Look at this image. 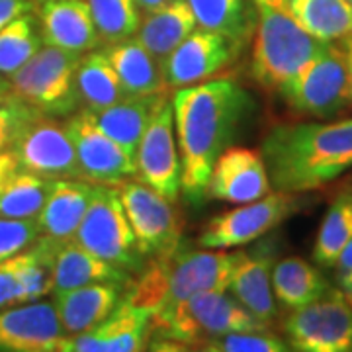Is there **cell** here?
<instances>
[{
	"mask_svg": "<svg viewBox=\"0 0 352 352\" xmlns=\"http://www.w3.org/2000/svg\"><path fill=\"white\" fill-rule=\"evenodd\" d=\"M180 153V190L190 204H201L217 157L231 147L252 112L251 94L231 75L214 76L170 96Z\"/></svg>",
	"mask_w": 352,
	"mask_h": 352,
	"instance_id": "1",
	"label": "cell"
},
{
	"mask_svg": "<svg viewBox=\"0 0 352 352\" xmlns=\"http://www.w3.org/2000/svg\"><path fill=\"white\" fill-rule=\"evenodd\" d=\"M261 153L270 184L280 192L321 188L352 166V118L272 127Z\"/></svg>",
	"mask_w": 352,
	"mask_h": 352,
	"instance_id": "2",
	"label": "cell"
},
{
	"mask_svg": "<svg viewBox=\"0 0 352 352\" xmlns=\"http://www.w3.org/2000/svg\"><path fill=\"white\" fill-rule=\"evenodd\" d=\"M237 252L182 247L149 258L141 276L127 288V300L149 309L151 327L161 323L180 303L208 289H227Z\"/></svg>",
	"mask_w": 352,
	"mask_h": 352,
	"instance_id": "3",
	"label": "cell"
},
{
	"mask_svg": "<svg viewBox=\"0 0 352 352\" xmlns=\"http://www.w3.org/2000/svg\"><path fill=\"white\" fill-rule=\"evenodd\" d=\"M258 25L252 41L251 75L268 92H280L288 80L327 47L309 36L284 10L256 4Z\"/></svg>",
	"mask_w": 352,
	"mask_h": 352,
	"instance_id": "4",
	"label": "cell"
},
{
	"mask_svg": "<svg viewBox=\"0 0 352 352\" xmlns=\"http://www.w3.org/2000/svg\"><path fill=\"white\" fill-rule=\"evenodd\" d=\"M80 53L45 45L14 75L6 76L10 92L50 118H69L80 108L76 69Z\"/></svg>",
	"mask_w": 352,
	"mask_h": 352,
	"instance_id": "5",
	"label": "cell"
},
{
	"mask_svg": "<svg viewBox=\"0 0 352 352\" xmlns=\"http://www.w3.org/2000/svg\"><path fill=\"white\" fill-rule=\"evenodd\" d=\"M268 327L270 325L254 317L237 298L229 296L227 289H208L180 303L166 319L153 325L151 331L157 337L196 344L231 333L268 331Z\"/></svg>",
	"mask_w": 352,
	"mask_h": 352,
	"instance_id": "6",
	"label": "cell"
},
{
	"mask_svg": "<svg viewBox=\"0 0 352 352\" xmlns=\"http://www.w3.org/2000/svg\"><path fill=\"white\" fill-rule=\"evenodd\" d=\"M73 241L102 261L127 272L143 270L147 261L139 251L116 186L98 184Z\"/></svg>",
	"mask_w": 352,
	"mask_h": 352,
	"instance_id": "7",
	"label": "cell"
},
{
	"mask_svg": "<svg viewBox=\"0 0 352 352\" xmlns=\"http://www.w3.org/2000/svg\"><path fill=\"white\" fill-rule=\"evenodd\" d=\"M296 112L311 118H333L351 104L349 61L344 51L327 43V47L303 67L278 92Z\"/></svg>",
	"mask_w": 352,
	"mask_h": 352,
	"instance_id": "8",
	"label": "cell"
},
{
	"mask_svg": "<svg viewBox=\"0 0 352 352\" xmlns=\"http://www.w3.org/2000/svg\"><path fill=\"white\" fill-rule=\"evenodd\" d=\"M284 331L294 352H352V307L342 289L289 311Z\"/></svg>",
	"mask_w": 352,
	"mask_h": 352,
	"instance_id": "9",
	"label": "cell"
},
{
	"mask_svg": "<svg viewBox=\"0 0 352 352\" xmlns=\"http://www.w3.org/2000/svg\"><path fill=\"white\" fill-rule=\"evenodd\" d=\"M298 198L289 192H270L261 200L215 215L200 233L201 249L229 251L264 237L298 210Z\"/></svg>",
	"mask_w": 352,
	"mask_h": 352,
	"instance_id": "10",
	"label": "cell"
},
{
	"mask_svg": "<svg viewBox=\"0 0 352 352\" xmlns=\"http://www.w3.org/2000/svg\"><path fill=\"white\" fill-rule=\"evenodd\" d=\"M116 188L145 258L173 251L182 243V217L176 212L175 201L166 200L135 178H129Z\"/></svg>",
	"mask_w": 352,
	"mask_h": 352,
	"instance_id": "11",
	"label": "cell"
},
{
	"mask_svg": "<svg viewBox=\"0 0 352 352\" xmlns=\"http://www.w3.org/2000/svg\"><path fill=\"white\" fill-rule=\"evenodd\" d=\"M138 180L157 190L166 200L176 201L180 190V153L176 143L175 113L168 94H163L153 110L135 155Z\"/></svg>",
	"mask_w": 352,
	"mask_h": 352,
	"instance_id": "12",
	"label": "cell"
},
{
	"mask_svg": "<svg viewBox=\"0 0 352 352\" xmlns=\"http://www.w3.org/2000/svg\"><path fill=\"white\" fill-rule=\"evenodd\" d=\"M75 145L82 180L104 186H120L138 176L135 161L94 124L85 108H78L63 122Z\"/></svg>",
	"mask_w": 352,
	"mask_h": 352,
	"instance_id": "13",
	"label": "cell"
},
{
	"mask_svg": "<svg viewBox=\"0 0 352 352\" xmlns=\"http://www.w3.org/2000/svg\"><path fill=\"white\" fill-rule=\"evenodd\" d=\"M12 151L20 168L28 173L50 180H82L73 139L63 122H57L55 118L39 113L22 131V135L14 143Z\"/></svg>",
	"mask_w": 352,
	"mask_h": 352,
	"instance_id": "14",
	"label": "cell"
},
{
	"mask_svg": "<svg viewBox=\"0 0 352 352\" xmlns=\"http://www.w3.org/2000/svg\"><path fill=\"white\" fill-rule=\"evenodd\" d=\"M241 45L221 34L196 28L163 63L166 87H194L214 78L235 61Z\"/></svg>",
	"mask_w": 352,
	"mask_h": 352,
	"instance_id": "15",
	"label": "cell"
},
{
	"mask_svg": "<svg viewBox=\"0 0 352 352\" xmlns=\"http://www.w3.org/2000/svg\"><path fill=\"white\" fill-rule=\"evenodd\" d=\"M59 241L39 235L24 252L0 264V309L38 302L53 292V266Z\"/></svg>",
	"mask_w": 352,
	"mask_h": 352,
	"instance_id": "16",
	"label": "cell"
},
{
	"mask_svg": "<svg viewBox=\"0 0 352 352\" xmlns=\"http://www.w3.org/2000/svg\"><path fill=\"white\" fill-rule=\"evenodd\" d=\"M151 333V314L127 298L96 327L75 337H65V352H145Z\"/></svg>",
	"mask_w": 352,
	"mask_h": 352,
	"instance_id": "17",
	"label": "cell"
},
{
	"mask_svg": "<svg viewBox=\"0 0 352 352\" xmlns=\"http://www.w3.org/2000/svg\"><path fill=\"white\" fill-rule=\"evenodd\" d=\"M272 192L263 153L227 147L217 157L208 182V198L227 204H249Z\"/></svg>",
	"mask_w": 352,
	"mask_h": 352,
	"instance_id": "18",
	"label": "cell"
},
{
	"mask_svg": "<svg viewBox=\"0 0 352 352\" xmlns=\"http://www.w3.org/2000/svg\"><path fill=\"white\" fill-rule=\"evenodd\" d=\"M65 337L55 303L38 300L0 309V352L53 351Z\"/></svg>",
	"mask_w": 352,
	"mask_h": 352,
	"instance_id": "19",
	"label": "cell"
},
{
	"mask_svg": "<svg viewBox=\"0 0 352 352\" xmlns=\"http://www.w3.org/2000/svg\"><path fill=\"white\" fill-rule=\"evenodd\" d=\"M276 264L274 241H261L252 251L237 252L229 280V292L254 317L270 325L276 317V298L272 292V268Z\"/></svg>",
	"mask_w": 352,
	"mask_h": 352,
	"instance_id": "20",
	"label": "cell"
},
{
	"mask_svg": "<svg viewBox=\"0 0 352 352\" xmlns=\"http://www.w3.org/2000/svg\"><path fill=\"white\" fill-rule=\"evenodd\" d=\"M39 32L45 45L85 55L102 43L87 0H43Z\"/></svg>",
	"mask_w": 352,
	"mask_h": 352,
	"instance_id": "21",
	"label": "cell"
},
{
	"mask_svg": "<svg viewBox=\"0 0 352 352\" xmlns=\"http://www.w3.org/2000/svg\"><path fill=\"white\" fill-rule=\"evenodd\" d=\"M96 188L98 184L80 178L53 180L43 210L36 219L39 233L59 243L73 239L96 194Z\"/></svg>",
	"mask_w": 352,
	"mask_h": 352,
	"instance_id": "22",
	"label": "cell"
},
{
	"mask_svg": "<svg viewBox=\"0 0 352 352\" xmlns=\"http://www.w3.org/2000/svg\"><path fill=\"white\" fill-rule=\"evenodd\" d=\"M129 286L100 282L55 294V309L67 337H75L96 327L122 302Z\"/></svg>",
	"mask_w": 352,
	"mask_h": 352,
	"instance_id": "23",
	"label": "cell"
},
{
	"mask_svg": "<svg viewBox=\"0 0 352 352\" xmlns=\"http://www.w3.org/2000/svg\"><path fill=\"white\" fill-rule=\"evenodd\" d=\"M102 51L108 57L127 96H157L168 90L163 65L135 38L110 43Z\"/></svg>",
	"mask_w": 352,
	"mask_h": 352,
	"instance_id": "24",
	"label": "cell"
},
{
	"mask_svg": "<svg viewBox=\"0 0 352 352\" xmlns=\"http://www.w3.org/2000/svg\"><path fill=\"white\" fill-rule=\"evenodd\" d=\"M113 282L131 286V276L127 270H122L113 264L98 258L96 254L80 247L76 241H65L59 245L53 266V292L80 288L88 284Z\"/></svg>",
	"mask_w": 352,
	"mask_h": 352,
	"instance_id": "25",
	"label": "cell"
},
{
	"mask_svg": "<svg viewBox=\"0 0 352 352\" xmlns=\"http://www.w3.org/2000/svg\"><path fill=\"white\" fill-rule=\"evenodd\" d=\"M166 94V92H164ZM163 94L157 96H126L120 102H116L108 108L102 110H87L94 124L100 127L102 131L113 139L129 159L135 161L138 147L145 129L149 126L153 110Z\"/></svg>",
	"mask_w": 352,
	"mask_h": 352,
	"instance_id": "26",
	"label": "cell"
},
{
	"mask_svg": "<svg viewBox=\"0 0 352 352\" xmlns=\"http://www.w3.org/2000/svg\"><path fill=\"white\" fill-rule=\"evenodd\" d=\"M198 28L196 18L186 0H170L164 6L141 18L138 34L133 38L153 57L163 63L173 51Z\"/></svg>",
	"mask_w": 352,
	"mask_h": 352,
	"instance_id": "27",
	"label": "cell"
},
{
	"mask_svg": "<svg viewBox=\"0 0 352 352\" xmlns=\"http://www.w3.org/2000/svg\"><path fill=\"white\" fill-rule=\"evenodd\" d=\"M327 289L329 284L323 274L300 256L282 258L272 268L274 298L288 311L319 300Z\"/></svg>",
	"mask_w": 352,
	"mask_h": 352,
	"instance_id": "28",
	"label": "cell"
},
{
	"mask_svg": "<svg viewBox=\"0 0 352 352\" xmlns=\"http://www.w3.org/2000/svg\"><path fill=\"white\" fill-rule=\"evenodd\" d=\"M288 14L309 36L325 43L352 34L351 0H288Z\"/></svg>",
	"mask_w": 352,
	"mask_h": 352,
	"instance_id": "29",
	"label": "cell"
},
{
	"mask_svg": "<svg viewBox=\"0 0 352 352\" xmlns=\"http://www.w3.org/2000/svg\"><path fill=\"white\" fill-rule=\"evenodd\" d=\"M76 90L80 108L87 110L108 108L127 96L108 57L104 55V51L96 50L88 51L80 57L76 69Z\"/></svg>",
	"mask_w": 352,
	"mask_h": 352,
	"instance_id": "30",
	"label": "cell"
},
{
	"mask_svg": "<svg viewBox=\"0 0 352 352\" xmlns=\"http://www.w3.org/2000/svg\"><path fill=\"white\" fill-rule=\"evenodd\" d=\"M352 239V192L339 194L329 206L327 214L317 231L314 261L321 268L335 266L342 249Z\"/></svg>",
	"mask_w": 352,
	"mask_h": 352,
	"instance_id": "31",
	"label": "cell"
},
{
	"mask_svg": "<svg viewBox=\"0 0 352 352\" xmlns=\"http://www.w3.org/2000/svg\"><path fill=\"white\" fill-rule=\"evenodd\" d=\"M201 30L221 34L243 47L251 34L245 0H186Z\"/></svg>",
	"mask_w": 352,
	"mask_h": 352,
	"instance_id": "32",
	"label": "cell"
},
{
	"mask_svg": "<svg viewBox=\"0 0 352 352\" xmlns=\"http://www.w3.org/2000/svg\"><path fill=\"white\" fill-rule=\"evenodd\" d=\"M50 178L20 168L0 192V217L38 219L51 188Z\"/></svg>",
	"mask_w": 352,
	"mask_h": 352,
	"instance_id": "33",
	"label": "cell"
},
{
	"mask_svg": "<svg viewBox=\"0 0 352 352\" xmlns=\"http://www.w3.org/2000/svg\"><path fill=\"white\" fill-rule=\"evenodd\" d=\"M43 45L39 20L30 12L0 30V75H14Z\"/></svg>",
	"mask_w": 352,
	"mask_h": 352,
	"instance_id": "34",
	"label": "cell"
},
{
	"mask_svg": "<svg viewBox=\"0 0 352 352\" xmlns=\"http://www.w3.org/2000/svg\"><path fill=\"white\" fill-rule=\"evenodd\" d=\"M102 43L110 45L133 38L141 24L135 0H87Z\"/></svg>",
	"mask_w": 352,
	"mask_h": 352,
	"instance_id": "35",
	"label": "cell"
},
{
	"mask_svg": "<svg viewBox=\"0 0 352 352\" xmlns=\"http://www.w3.org/2000/svg\"><path fill=\"white\" fill-rule=\"evenodd\" d=\"M38 116V110L16 98L12 92L6 98H2L0 100V153L10 151L28 124Z\"/></svg>",
	"mask_w": 352,
	"mask_h": 352,
	"instance_id": "36",
	"label": "cell"
},
{
	"mask_svg": "<svg viewBox=\"0 0 352 352\" xmlns=\"http://www.w3.org/2000/svg\"><path fill=\"white\" fill-rule=\"evenodd\" d=\"M36 219H10L0 217V264L24 252L39 239Z\"/></svg>",
	"mask_w": 352,
	"mask_h": 352,
	"instance_id": "37",
	"label": "cell"
},
{
	"mask_svg": "<svg viewBox=\"0 0 352 352\" xmlns=\"http://www.w3.org/2000/svg\"><path fill=\"white\" fill-rule=\"evenodd\" d=\"M217 342L226 352H289L284 340L266 331L231 333Z\"/></svg>",
	"mask_w": 352,
	"mask_h": 352,
	"instance_id": "38",
	"label": "cell"
},
{
	"mask_svg": "<svg viewBox=\"0 0 352 352\" xmlns=\"http://www.w3.org/2000/svg\"><path fill=\"white\" fill-rule=\"evenodd\" d=\"M335 278H337L339 289L344 292V296H349L352 292V239L342 249L335 263Z\"/></svg>",
	"mask_w": 352,
	"mask_h": 352,
	"instance_id": "39",
	"label": "cell"
},
{
	"mask_svg": "<svg viewBox=\"0 0 352 352\" xmlns=\"http://www.w3.org/2000/svg\"><path fill=\"white\" fill-rule=\"evenodd\" d=\"M36 0H0V30L34 10Z\"/></svg>",
	"mask_w": 352,
	"mask_h": 352,
	"instance_id": "40",
	"label": "cell"
},
{
	"mask_svg": "<svg viewBox=\"0 0 352 352\" xmlns=\"http://www.w3.org/2000/svg\"><path fill=\"white\" fill-rule=\"evenodd\" d=\"M18 170H20V164H18V159H16L12 149L0 153V192Z\"/></svg>",
	"mask_w": 352,
	"mask_h": 352,
	"instance_id": "41",
	"label": "cell"
},
{
	"mask_svg": "<svg viewBox=\"0 0 352 352\" xmlns=\"http://www.w3.org/2000/svg\"><path fill=\"white\" fill-rule=\"evenodd\" d=\"M147 352H190V344L176 339L155 337L147 346Z\"/></svg>",
	"mask_w": 352,
	"mask_h": 352,
	"instance_id": "42",
	"label": "cell"
},
{
	"mask_svg": "<svg viewBox=\"0 0 352 352\" xmlns=\"http://www.w3.org/2000/svg\"><path fill=\"white\" fill-rule=\"evenodd\" d=\"M190 352H226L221 346H219V342L217 340H201V342H196Z\"/></svg>",
	"mask_w": 352,
	"mask_h": 352,
	"instance_id": "43",
	"label": "cell"
},
{
	"mask_svg": "<svg viewBox=\"0 0 352 352\" xmlns=\"http://www.w3.org/2000/svg\"><path fill=\"white\" fill-rule=\"evenodd\" d=\"M139 6V10L141 12H153V10H157V8H161L164 6L166 2H170V0H135Z\"/></svg>",
	"mask_w": 352,
	"mask_h": 352,
	"instance_id": "44",
	"label": "cell"
},
{
	"mask_svg": "<svg viewBox=\"0 0 352 352\" xmlns=\"http://www.w3.org/2000/svg\"><path fill=\"white\" fill-rule=\"evenodd\" d=\"M256 4H263L268 8H276V10H284L288 12V0H254Z\"/></svg>",
	"mask_w": 352,
	"mask_h": 352,
	"instance_id": "45",
	"label": "cell"
},
{
	"mask_svg": "<svg viewBox=\"0 0 352 352\" xmlns=\"http://www.w3.org/2000/svg\"><path fill=\"white\" fill-rule=\"evenodd\" d=\"M8 94H10V85H8V78L0 75V100H2V98H6Z\"/></svg>",
	"mask_w": 352,
	"mask_h": 352,
	"instance_id": "46",
	"label": "cell"
},
{
	"mask_svg": "<svg viewBox=\"0 0 352 352\" xmlns=\"http://www.w3.org/2000/svg\"><path fill=\"white\" fill-rule=\"evenodd\" d=\"M344 55H346V61H349V67H352V34L349 38H344Z\"/></svg>",
	"mask_w": 352,
	"mask_h": 352,
	"instance_id": "47",
	"label": "cell"
},
{
	"mask_svg": "<svg viewBox=\"0 0 352 352\" xmlns=\"http://www.w3.org/2000/svg\"><path fill=\"white\" fill-rule=\"evenodd\" d=\"M63 344V342H61ZM61 344H59V349H53V351H41V352H65L63 349H61Z\"/></svg>",
	"mask_w": 352,
	"mask_h": 352,
	"instance_id": "48",
	"label": "cell"
},
{
	"mask_svg": "<svg viewBox=\"0 0 352 352\" xmlns=\"http://www.w3.org/2000/svg\"><path fill=\"white\" fill-rule=\"evenodd\" d=\"M346 300H349V303H351V307H352V292L346 296Z\"/></svg>",
	"mask_w": 352,
	"mask_h": 352,
	"instance_id": "49",
	"label": "cell"
},
{
	"mask_svg": "<svg viewBox=\"0 0 352 352\" xmlns=\"http://www.w3.org/2000/svg\"><path fill=\"white\" fill-rule=\"evenodd\" d=\"M36 2H43V0H36Z\"/></svg>",
	"mask_w": 352,
	"mask_h": 352,
	"instance_id": "50",
	"label": "cell"
},
{
	"mask_svg": "<svg viewBox=\"0 0 352 352\" xmlns=\"http://www.w3.org/2000/svg\"><path fill=\"white\" fill-rule=\"evenodd\" d=\"M351 2H352V0H351Z\"/></svg>",
	"mask_w": 352,
	"mask_h": 352,
	"instance_id": "51",
	"label": "cell"
}]
</instances>
